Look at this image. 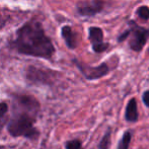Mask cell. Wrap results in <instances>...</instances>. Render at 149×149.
Returning <instances> with one entry per match:
<instances>
[{
    "mask_svg": "<svg viewBox=\"0 0 149 149\" xmlns=\"http://www.w3.org/2000/svg\"><path fill=\"white\" fill-rule=\"evenodd\" d=\"M110 145H111V133L108 132L104 135V137L102 138V141H100L98 147H100V149H109L110 148Z\"/></svg>",
    "mask_w": 149,
    "mask_h": 149,
    "instance_id": "13",
    "label": "cell"
},
{
    "mask_svg": "<svg viewBox=\"0 0 149 149\" xmlns=\"http://www.w3.org/2000/svg\"><path fill=\"white\" fill-rule=\"evenodd\" d=\"M126 120L129 122H135L138 119V111H137V104H136L135 98L130 100L128 102L127 108H126Z\"/></svg>",
    "mask_w": 149,
    "mask_h": 149,
    "instance_id": "9",
    "label": "cell"
},
{
    "mask_svg": "<svg viewBox=\"0 0 149 149\" xmlns=\"http://www.w3.org/2000/svg\"><path fill=\"white\" fill-rule=\"evenodd\" d=\"M7 22H8V16L5 15V13H4L1 10V8H0V31L5 28Z\"/></svg>",
    "mask_w": 149,
    "mask_h": 149,
    "instance_id": "15",
    "label": "cell"
},
{
    "mask_svg": "<svg viewBox=\"0 0 149 149\" xmlns=\"http://www.w3.org/2000/svg\"><path fill=\"white\" fill-rule=\"evenodd\" d=\"M137 16L142 20H148L149 19V7L146 5H142L137 8L136 10Z\"/></svg>",
    "mask_w": 149,
    "mask_h": 149,
    "instance_id": "11",
    "label": "cell"
},
{
    "mask_svg": "<svg viewBox=\"0 0 149 149\" xmlns=\"http://www.w3.org/2000/svg\"><path fill=\"white\" fill-rule=\"evenodd\" d=\"M104 0H83L76 4V12L84 17H92L104 10Z\"/></svg>",
    "mask_w": 149,
    "mask_h": 149,
    "instance_id": "6",
    "label": "cell"
},
{
    "mask_svg": "<svg viewBox=\"0 0 149 149\" xmlns=\"http://www.w3.org/2000/svg\"><path fill=\"white\" fill-rule=\"evenodd\" d=\"M73 62L76 65L77 68L80 70V72L83 74V76L86 79H88V80H94V79H98L100 77H104L110 71L107 63H102L100 66L92 67L89 66V65L84 64L83 62H80V61H78L77 59H74Z\"/></svg>",
    "mask_w": 149,
    "mask_h": 149,
    "instance_id": "5",
    "label": "cell"
},
{
    "mask_svg": "<svg viewBox=\"0 0 149 149\" xmlns=\"http://www.w3.org/2000/svg\"><path fill=\"white\" fill-rule=\"evenodd\" d=\"M88 40L95 53H102L110 46L109 43L104 41V31L98 26H90L88 29Z\"/></svg>",
    "mask_w": 149,
    "mask_h": 149,
    "instance_id": "7",
    "label": "cell"
},
{
    "mask_svg": "<svg viewBox=\"0 0 149 149\" xmlns=\"http://www.w3.org/2000/svg\"><path fill=\"white\" fill-rule=\"evenodd\" d=\"M7 112H8L7 104L5 102H0V132L4 128V126L9 122L8 121Z\"/></svg>",
    "mask_w": 149,
    "mask_h": 149,
    "instance_id": "10",
    "label": "cell"
},
{
    "mask_svg": "<svg viewBox=\"0 0 149 149\" xmlns=\"http://www.w3.org/2000/svg\"><path fill=\"white\" fill-rule=\"evenodd\" d=\"M61 37L64 41L65 45L70 50H75L78 46V36L77 33L74 31L72 26L65 24L61 28Z\"/></svg>",
    "mask_w": 149,
    "mask_h": 149,
    "instance_id": "8",
    "label": "cell"
},
{
    "mask_svg": "<svg viewBox=\"0 0 149 149\" xmlns=\"http://www.w3.org/2000/svg\"><path fill=\"white\" fill-rule=\"evenodd\" d=\"M54 70L30 65L26 69V78L33 84H49L55 77Z\"/></svg>",
    "mask_w": 149,
    "mask_h": 149,
    "instance_id": "4",
    "label": "cell"
},
{
    "mask_svg": "<svg viewBox=\"0 0 149 149\" xmlns=\"http://www.w3.org/2000/svg\"><path fill=\"white\" fill-rule=\"evenodd\" d=\"M129 46L133 51L140 52L143 50L149 38V29L138 26L134 20L129 22Z\"/></svg>",
    "mask_w": 149,
    "mask_h": 149,
    "instance_id": "3",
    "label": "cell"
},
{
    "mask_svg": "<svg viewBox=\"0 0 149 149\" xmlns=\"http://www.w3.org/2000/svg\"><path fill=\"white\" fill-rule=\"evenodd\" d=\"M7 47L22 56L52 60L56 48L47 35L43 22L36 17L30 18L16 29L13 38L8 40Z\"/></svg>",
    "mask_w": 149,
    "mask_h": 149,
    "instance_id": "1",
    "label": "cell"
},
{
    "mask_svg": "<svg viewBox=\"0 0 149 149\" xmlns=\"http://www.w3.org/2000/svg\"><path fill=\"white\" fill-rule=\"evenodd\" d=\"M65 147L66 149H83L79 140H70L65 144Z\"/></svg>",
    "mask_w": 149,
    "mask_h": 149,
    "instance_id": "14",
    "label": "cell"
},
{
    "mask_svg": "<svg viewBox=\"0 0 149 149\" xmlns=\"http://www.w3.org/2000/svg\"><path fill=\"white\" fill-rule=\"evenodd\" d=\"M40 112V102L35 96L26 93L12 94V117L7 124V131L12 137L36 140L40 133L35 122Z\"/></svg>",
    "mask_w": 149,
    "mask_h": 149,
    "instance_id": "2",
    "label": "cell"
},
{
    "mask_svg": "<svg viewBox=\"0 0 149 149\" xmlns=\"http://www.w3.org/2000/svg\"><path fill=\"white\" fill-rule=\"evenodd\" d=\"M143 102H144V104H145L146 106L149 107V90H147V91L144 92V94H143Z\"/></svg>",
    "mask_w": 149,
    "mask_h": 149,
    "instance_id": "16",
    "label": "cell"
},
{
    "mask_svg": "<svg viewBox=\"0 0 149 149\" xmlns=\"http://www.w3.org/2000/svg\"><path fill=\"white\" fill-rule=\"evenodd\" d=\"M130 141H131V133L128 131L122 137L121 141H120L118 145V149H128L130 145Z\"/></svg>",
    "mask_w": 149,
    "mask_h": 149,
    "instance_id": "12",
    "label": "cell"
}]
</instances>
